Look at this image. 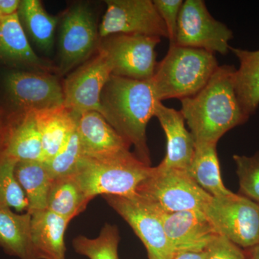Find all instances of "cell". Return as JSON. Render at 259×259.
<instances>
[{
	"label": "cell",
	"instance_id": "20",
	"mask_svg": "<svg viewBox=\"0 0 259 259\" xmlns=\"http://www.w3.org/2000/svg\"><path fill=\"white\" fill-rule=\"evenodd\" d=\"M31 214H18L0 204V246L20 259L37 258L31 241Z\"/></svg>",
	"mask_w": 259,
	"mask_h": 259
},
{
	"label": "cell",
	"instance_id": "30",
	"mask_svg": "<svg viewBox=\"0 0 259 259\" xmlns=\"http://www.w3.org/2000/svg\"><path fill=\"white\" fill-rule=\"evenodd\" d=\"M233 160L241 192L259 204V153L253 156L234 155Z\"/></svg>",
	"mask_w": 259,
	"mask_h": 259
},
{
	"label": "cell",
	"instance_id": "5",
	"mask_svg": "<svg viewBox=\"0 0 259 259\" xmlns=\"http://www.w3.org/2000/svg\"><path fill=\"white\" fill-rule=\"evenodd\" d=\"M137 197L163 213L204 212L212 196L204 192L185 171L153 167L138 187Z\"/></svg>",
	"mask_w": 259,
	"mask_h": 259
},
{
	"label": "cell",
	"instance_id": "4",
	"mask_svg": "<svg viewBox=\"0 0 259 259\" xmlns=\"http://www.w3.org/2000/svg\"><path fill=\"white\" fill-rule=\"evenodd\" d=\"M219 67L215 54L202 49L170 45L151 79L158 101L188 98L204 88Z\"/></svg>",
	"mask_w": 259,
	"mask_h": 259
},
{
	"label": "cell",
	"instance_id": "32",
	"mask_svg": "<svg viewBox=\"0 0 259 259\" xmlns=\"http://www.w3.org/2000/svg\"><path fill=\"white\" fill-rule=\"evenodd\" d=\"M205 259H246L239 246L226 237L218 236L206 250Z\"/></svg>",
	"mask_w": 259,
	"mask_h": 259
},
{
	"label": "cell",
	"instance_id": "21",
	"mask_svg": "<svg viewBox=\"0 0 259 259\" xmlns=\"http://www.w3.org/2000/svg\"><path fill=\"white\" fill-rule=\"evenodd\" d=\"M239 60L233 75V87L243 113L250 117L259 106V50L230 47Z\"/></svg>",
	"mask_w": 259,
	"mask_h": 259
},
{
	"label": "cell",
	"instance_id": "28",
	"mask_svg": "<svg viewBox=\"0 0 259 259\" xmlns=\"http://www.w3.org/2000/svg\"><path fill=\"white\" fill-rule=\"evenodd\" d=\"M18 162L0 153V204L23 212L28 210V201L15 176Z\"/></svg>",
	"mask_w": 259,
	"mask_h": 259
},
{
	"label": "cell",
	"instance_id": "27",
	"mask_svg": "<svg viewBox=\"0 0 259 259\" xmlns=\"http://www.w3.org/2000/svg\"><path fill=\"white\" fill-rule=\"evenodd\" d=\"M120 239L117 227L106 224L97 238L79 236L73 240L72 245L76 253L90 259H119Z\"/></svg>",
	"mask_w": 259,
	"mask_h": 259
},
{
	"label": "cell",
	"instance_id": "9",
	"mask_svg": "<svg viewBox=\"0 0 259 259\" xmlns=\"http://www.w3.org/2000/svg\"><path fill=\"white\" fill-rule=\"evenodd\" d=\"M233 32L209 13L203 0H186L179 17L176 42L180 47L226 55Z\"/></svg>",
	"mask_w": 259,
	"mask_h": 259
},
{
	"label": "cell",
	"instance_id": "10",
	"mask_svg": "<svg viewBox=\"0 0 259 259\" xmlns=\"http://www.w3.org/2000/svg\"><path fill=\"white\" fill-rule=\"evenodd\" d=\"M116 212L131 227L147 250L148 259H173L175 250L166 235L161 212L137 195L133 197L104 195Z\"/></svg>",
	"mask_w": 259,
	"mask_h": 259
},
{
	"label": "cell",
	"instance_id": "22",
	"mask_svg": "<svg viewBox=\"0 0 259 259\" xmlns=\"http://www.w3.org/2000/svg\"><path fill=\"white\" fill-rule=\"evenodd\" d=\"M35 116L45 162L54 157L64 146L76 128L77 117L64 106L35 112Z\"/></svg>",
	"mask_w": 259,
	"mask_h": 259
},
{
	"label": "cell",
	"instance_id": "31",
	"mask_svg": "<svg viewBox=\"0 0 259 259\" xmlns=\"http://www.w3.org/2000/svg\"><path fill=\"white\" fill-rule=\"evenodd\" d=\"M153 2L166 26L170 45H175L176 42L179 17H180L181 8L184 1L182 0H153Z\"/></svg>",
	"mask_w": 259,
	"mask_h": 259
},
{
	"label": "cell",
	"instance_id": "1",
	"mask_svg": "<svg viewBox=\"0 0 259 259\" xmlns=\"http://www.w3.org/2000/svg\"><path fill=\"white\" fill-rule=\"evenodd\" d=\"M235 71L233 66H219L202 90L180 100L181 113L195 145L217 144L227 132L249 118L243 113L235 93Z\"/></svg>",
	"mask_w": 259,
	"mask_h": 259
},
{
	"label": "cell",
	"instance_id": "15",
	"mask_svg": "<svg viewBox=\"0 0 259 259\" xmlns=\"http://www.w3.org/2000/svg\"><path fill=\"white\" fill-rule=\"evenodd\" d=\"M0 153L18 161L44 162L35 112L15 111L7 117L0 134Z\"/></svg>",
	"mask_w": 259,
	"mask_h": 259
},
{
	"label": "cell",
	"instance_id": "17",
	"mask_svg": "<svg viewBox=\"0 0 259 259\" xmlns=\"http://www.w3.org/2000/svg\"><path fill=\"white\" fill-rule=\"evenodd\" d=\"M0 61L15 67L51 73L55 67L35 54L18 13L0 17Z\"/></svg>",
	"mask_w": 259,
	"mask_h": 259
},
{
	"label": "cell",
	"instance_id": "23",
	"mask_svg": "<svg viewBox=\"0 0 259 259\" xmlns=\"http://www.w3.org/2000/svg\"><path fill=\"white\" fill-rule=\"evenodd\" d=\"M187 172L214 198H223L234 194L225 187L221 178L217 144L196 145L193 160Z\"/></svg>",
	"mask_w": 259,
	"mask_h": 259
},
{
	"label": "cell",
	"instance_id": "26",
	"mask_svg": "<svg viewBox=\"0 0 259 259\" xmlns=\"http://www.w3.org/2000/svg\"><path fill=\"white\" fill-rule=\"evenodd\" d=\"M90 202L73 175L54 179L47 209L71 221L85 210Z\"/></svg>",
	"mask_w": 259,
	"mask_h": 259
},
{
	"label": "cell",
	"instance_id": "3",
	"mask_svg": "<svg viewBox=\"0 0 259 259\" xmlns=\"http://www.w3.org/2000/svg\"><path fill=\"white\" fill-rule=\"evenodd\" d=\"M153 167L130 150L107 156H83L74 176L90 201L98 195L133 197Z\"/></svg>",
	"mask_w": 259,
	"mask_h": 259
},
{
	"label": "cell",
	"instance_id": "16",
	"mask_svg": "<svg viewBox=\"0 0 259 259\" xmlns=\"http://www.w3.org/2000/svg\"><path fill=\"white\" fill-rule=\"evenodd\" d=\"M155 117L164 131L167 142L166 156L158 166L188 171L193 160L196 145L190 131L186 128L183 115L180 111L158 102Z\"/></svg>",
	"mask_w": 259,
	"mask_h": 259
},
{
	"label": "cell",
	"instance_id": "12",
	"mask_svg": "<svg viewBox=\"0 0 259 259\" xmlns=\"http://www.w3.org/2000/svg\"><path fill=\"white\" fill-rule=\"evenodd\" d=\"M98 26L100 39L114 34H138L168 38V32L151 0H106Z\"/></svg>",
	"mask_w": 259,
	"mask_h": 259
},
{
	"label": "cell",
	"instance_id": "13",
	"mask_svg": "<svg viewBox=\"0 0 259 259\" xmlns=\"http://www.w3.org/2000/svg\"><path fill=\"white\" fill-rule=\"evenodd\" d=\"M5 88L16 111L40 112L64 106L62 84L51 73L11 71L5 76Z\"/></svg>",
	"mask_w": 259,
	"mask_h": 259
},
{
	"label": "cell",
	"instance_id": "36",
	"mask_svg": "<svg viewBox=\"0 0 259 259\" xmlns=\"http://www.w3.org/2000/svg\"><path fill=\"white\" fill-rule=\"evenodd\" d=\"M5 120H6V118H5L3 112H2L1 110H0V134H1L2 131H3V127H4Z\"/></svg>",
	"mask_w": 259,
	"mask_h": 259
},
{
	"label": "cell",
	"instance_id": "11",
	"mask_svg": "<svg viewBox=\"0 0 259 259\" xmlns=\"http://www.w3.org/2000/svg\"><path fill=\"white\" fill-rule=\"evenodd\" d=\"M112 75L111 66L102 51L97 49L93 57L64 80V106L76 117L90 111L101 114V94Z\"/></svg>",
	"mask_w": 259,
	"mask_h": 259
},
{
	"label": "cell",
	"instance_id": "24",
	"mask_svg": "<svg viewBox=\"0 0 259 259\" xmlns=\"http://www.w3.org/2000/svg\"><path fill=\"white\" fill-rule=\"evenodd\" d=\"M18 14L27 36L40 50L51 52L59 18L48 13L38 0L21 1Z\"/></svg>",
	"mask_w": 259,
	"mask_h": 259
},
{
	"label": "cell",
	"instance_id": "18",
	"mask_svg": "<svg viewBox=\"0 0 259 259\" xmlns=\"http://www.w3.org/2000/svg\"><path fill=\"white\" fill-rule=\"evenodd\" d=\"M76 131L84 156H107L127 151L131 147L98 112H85L78 117Z\"/></svg>",
	"mask_w": 259,
	"mask_h": 259
},
{
	"label": "cell",
	"instance_id": "7",
	"mask_svg": "<svg viewBox=\"0 0 259 259\" xmlns=\"http://www.w3.org/2000/svg\"><path fill=\"white\" fill-rule=\"evenodd\" d=\"M204 212L221 236L240 248L259 245V204L254 201L235 193L212 197Z\"/></svg>",
	"mask_w": 259,
	"mask_h": 259
},
{
	"label": "cell",
	"instance_id": "8",
	"mask_svg": "<svg viewBox=\"0 0 259 259\" xmlns=\"http://www.w3.org/2000/svg\"><path fill=\"white\" fill-rule=\"evenodd\" d=\"M100 40L95 16L88 5L78 4L68 10L61 23L59 74H68L89 60Z\"/></svg>",
	"mask_w": 259,
	"mask_h": 259
},
{
	"label": "cell",
	"instance_id": "25",
	"mask_svg": "<svg viewBox=\"0 0 259 259\" xmlns=\"http://www.w3.org/2000/svg\"><path fill=\"white\" fill-rule=\"evenodd\" d=\"M15 176L28 199L27 212L32 214L47 209L54 179L44 162L18 161L15 166Z\"/></svg>",
	"mask_w": 259,
	"mask_h": 259
},
{
	"label": "cell",
	"instance_id": "14",
	"mask_svg": "<svg viewBox=\"0 0 259 259\" xmlns=\"http://www.w3.org/2000/svg\"><path fill=\"white\" fill-rule=\"evenodd\" d=\"M167 238L175 253L205 251L221 236L205 213L202 211L161 212Z\"/></svg>",
	"mask_w": 259,
	"mask_h": 259
},
{
	"label": "cell",
	"instance_id": "29",
	"mask_svg": "<svg viewBox=\"0 0 259 259\" xmlns=\"http://www.w3.org/2000/svg\"><path fill=\"white\" fill-rule=\"evenodd\" d=\"M83 156L82 145L76 126L60 151L54 157L44 163L54 180L74 175Z\"/></svg>",
	"mask_w": 259,
	"mask_h": 259
},
{
	"label": "cell",
	"instance_id": "34",
	"mask_svg": "<svg viewBox=\"0 0 259 259\" xmlns=\"http://www.w3.org/2000/svg\"><path fill=\"white\" fill-rule=\"evenodd\" d=\"M205 251H179L176 252L173 259H205Z\"/></svg>",
	"mask_w": 259,
	"mask_h": 259
},
{
	"label": "cell",
	"instance_id": "35",
	"mask_svg": "<svg viewBox=\"0 0 259 259\" xmlns=\"http://www.w3.org/2000/svg\"><path fill=\"white\" fill-rule=\"evenodd\" d=\"M248 251L245 253L246 259H259V245L248 248Z\"/></svg>",
	"mask_w": 259,
	"mask_h": 259
},
{
	"label": "cell",
	"instance_id": "6",
	"mask_svg": "<svg viewBox=\"0 0 259 259\" xmlns=\"http://www.w3.org/2000/svg\"><path fill=\"white\" fill-rule=\"evenodd\" d=\"M159 37L138 34H114L102 38L99 50L105 54L112 75L136 80L153 78L158 62L156 47Z\"/></svg>",
	"mask_w": 259,
	"mask_h": 259
},
{
	"label": "cell",
	"instance_id": "33",
	"mask_svg": "<svg viewBox=\"0 0 259 259\" xmlns=\"http://www.w3.org/2000/svg\"><path fill=\"white\" fill-rule=\"evenodd\" d=\"M21 1L0 0V17L10 16L18 13Z\"/></svg>",
	"mask_w": 259,
	"mask_h": 259
},
{
	"label": "cell",
	"instance_id": "2",
	"mask_svg": "<svg viewBox=\"0 0 259 259\" xmlns=\"http://www.w3.org/2000/svg\"><path fill=\"white\" fill-rule=\"evenodd\" d=\"M158 100L151 79L136 80L111 75L101 94V114L138 158L151 166L146 139L148 122L155 117Z\"/></svg>",
	"mask_w": 259,
	"mask_h": 259
},
{
	"label": "cell",
	"instance_id": "19",
	"mask_svg": "<svg viewBox=\"0 0 259 259\" xmlns=\"http://www.w3.org/2000/svg\"><path fill=\"white\" fill-rule=\"evenodd\" d=\"M31 214V241L39 259H65L64 236L71 221L49 209Z\"/></svg>",
	"mask_w": 259,
	"mask_h": 259
}]
</instances>
